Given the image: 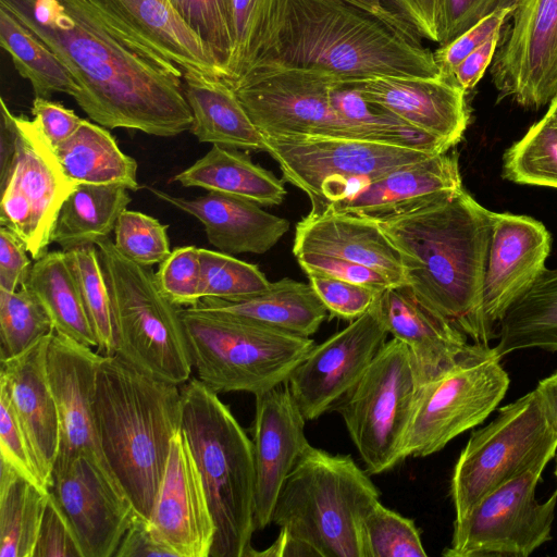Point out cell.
<instances>
[{"label":"cell","instance_id":"obj_1","mask_svg":"<svg viewBox=\"0 0 557 557\" xmlns=\"http://www.w3.org/2000/svg\"><path fill=\"white\" fill-rule=\"evenodd\" d=\"M66 66L76 103L97 124L160 137L190 129L184 72L162 53L129 41L87 0H0Z\"/></svg>","mask_w":557,"mask_h":557},{"label":"cell","instance_id":"obj_2","mask_svg":"<svg viewBox=\"0 0 557 557\" xmlns=\"http://www.w3.org/2000/svg\"><path fill=\"white\" fill-rule=\"evenodd\" d=\"M491 213L462 187L377 221L400 255L405 284L424 305L485 347L497 336L483 312Z\"/></svg>","mask_w":557,"mask_h":557},{"label":"cell","instance_id":"obj_3","mask_svg":"<svg viewBox=\"0 0 557 557\" xmlns=\"http://www.w3.org/2000/svg\"><path fill=\"white\" fill-rule=\"evenodd\" d=\"M260 66L314 70L341 79L440 76L434 53L413 32L346 0H288L278 44Z\"/></svg>","mask_w":557,"mask_h":557},{"label":"cell","instance_id":"obj_4","mask_svg":"<svg viewBox=\"0 0 557 557\" xmlns=\"http://www.w3.org/2000/svg\"><path fill=\"white\" fill-rule=\"evenodd\" d=\"M92 417L109 469L136 512L148 520L171 440L182 428L181 388L117 356H104L97 374Z\"/></svg>","mask_w":557,"mask_h":557},{"label":"cell","instance_id":"obj_5","mask_svg":"<svg viewBox=\"0 0 557 557\" xmlns=\"http://www.w3.org/2000/svg\"><path fill=\"white\" fill-rule=\"evenodd\" d=\"M182 429L215 523L210 557H251L255 528L252 442L230 408L199 379L181 388Z\"/></svg>","mask_w":557,"mask_h":557},{"label":"cell","instance_id":"obj_6","mask_svg":"<svg viewBox=\"0 0 557 557\" xmlns=\"http://www.w3.org/2000/svg\"><path fill=\"white\" fill-rule=\"evenodd\" d=\"M369 475L349 455L309 445L281 488L271 523L309 556L363 557L361 522L380 500Z\"/></svg>","mask_w":557,"mask_h":557},{"label":"cell","instance_id":"obj_7","mask_svg":"<svg viewBox=\"0 0 557 557\" xmlns=\"http://www.w3.org/2000/svg\"><path fill=\"white\" fill-rule=\"evenodd\" d=\"M95 245L110 294L113 356L158 380L186 383L193 360L182 308L161 292L152 267L125 257L109 237Z\"/></svg>","mask_w":557,"mask_h":557},{"label":"cell","instance_id":"obj_8","mask_svg":"<svg viewBox=\"0 0 557 557\" xmlns=\"http://www.w3.org/2000/svg\"><path fill=\"white\" fill-rule=\"evenodd\" d=\"M181 314L193 367L216 394L270 389L314 346L310 337L200 306L182 308Z\"/></svg>","mask_w":557,"mask_h":557},{"label":"cell","instance_id":"obj_9","mask_svg":"<svg viewBox=\"0 0 557 557\" xmlns=\"http://www.w3.org/2000/svg\"><path fill=\"white\" fill-rule=\"evenodd\" d=\"M557 453V429L533 389L498 409L486 426L472 432L450 481L456 518L481 498L528 471L545 469Z\"/></svg>","mask_w":557,"mask_h":557},{"label":"cell","instance_id":"obj_10","mask_svg":"<svg viewBox=\"0 0 557 557\" xmlns=\"http://www.w3.org/2000/svg\"><path fill=\"white\" fill-rule=\"evenodd\" d=\"M421 386L409 348L393 337L333 407L370 475L403 461L401 447Z\"/></svg>","mask_w":557,"mask_h":557},{"label":"cell","instance_id":"obj_11","mask_svg":"<svg viewBox=\"0 0 557 557\" xmlns=\"http://www.w3.org/2000/svg\"><path fill=\"white\" fill-rule=\"evenodd\" d=\"M265 137V136H264ZM284 181L301 189L321 213L363 185L437 153L391 143L329 136L265 137Z\"/></svg>","mask_w":557,"mask_h":557},{"label":"cell","instance_id":"obj_12","mask_svg":"<svg viewBox=\"0 0 557 557\" xmlns=\"http://www.w3.org/2000/svg\"><path fill=\"white\" fill-rule=\"evenodd\" d=\"M231 87L265 137L372 140L345 117L341 108L342 81L337 76L314 70L260 66Z\"/></svg>","mask_w":557,"mask_h":557},{"label":"cell","instance_id":"obj_13","mask_svg":"<svg viewBox=\"0 0 557 557\" xmlns=\"http://www.w3.org/2000/svg\"><path fill=\"white\" fill-rule=\"evenodd\" d=\"M491 347L480 346L420 388L401 457H426L481 424L498 406L509 376Z\"/></svg>","mask_w":557,"mask_h":557},{"label":"cell","instance_id":"obj_14","mask_svg":"<svg viewBox=\"0 0 557 557\" xmlns=\"http://www.w3.org/2000/svg\"><path fill=\"white\" fill-rule=\"evenodd\" d=\"M14 151L0 171V226L11 230L34 260L48 252L59 211L78 184L34 120L11 114Z\"/></svg>","mask_w":557,"mask_h":557},{"label":"cell","instance_id":"obj_15","mask_svg":"<svg viewBox=\"0 0 557 557\" xmlns=\"http://www.w3.org/2000/svg\"><path fill=\"white\" fill-rule=\"evenodd\" d=\"M543 469L503 484L454 521L446 557H528L552 540L557 488L543 503L535 497Z\"/></svg>","mask_w":557,"mask_h":557},{"label":"cell","instance_id":"obj_16","mask_svg":"<svg viewBox=\"0 0 557 557\" xmlns=\"http://www.w3.org/2000/svg\"><path fill=\"white\" fill-rule=\"evenodd\" d=\"M491 75L499 99L537 110L557 96V0H518Z\"/></svg>","mask_w":557,"mask_h":557},{"label":"cell","instance_id":"obj_17","mask_svg":"<svg viewBox=\"0 0 557 557\" xmlns=\"http://www.w3.org/2000/svg\"><path fill=\"white\" fill-rule=\"evenodd\" d=\"M388 334L377 299L364 314L311 348L286 380L306 421L333 409L364 373Z\"/></svg>","mask_w":557,"mask_h":557},{"label":"cell","instance_id":"obj_18","mask_svg":"<svg viewBox=\"0 0 557 557\" xmlns=\"http://www.w3.org/2000/svg\"><path fill=\"white\" fill-rule=\"evenodd\" d=\"M49 492L67 519L83 557L114 556L138 515L112 472L91 455H79L52 472Z\"/></svg>","mask_w":557,"mask_h":557},{"label":"cell","instance_id":"obj_19","mask_svg":"<svg viewBox=\"0 0 557 557\" xmlns=\"http://www.w3.org/2000/svg\"><path fill=\"white\" fill-rule=\"evenodd\" d=\"M154 540L174 557H210L215 523L187 436L172 437L165 470L148 519Z\"/></svg>","mask_w":557,"mask_h":557},{"label":"cell","instance_id":"obj_20","mask_svg":"<svg viewBox=\"0 0 557 557\" xmlns=\"http://www.w3.org/2000/svg\"><path fill=\"white\" fill-rule=\"evenodd\" d=\"M103 357L64 334L54 331L51 335L46 367L60 420V446L52 472L65 468L79 455L95 456L108 467L92 417L97 374Z\"/></svg>","mask_w":557,"mask_h":557},{"label":"cell","instance_id":"obj_21","mask_svg":"<svg viewBox=\"0 0 557 557\" xmlns=\"http://www.w3.org/2000/svg\"><path fill=\"white\" fill-rule=\"evenodd\" d=\"M251 442L255 461V528L271 523L281 488L310 445L304 418L287 382L255 395Z\"/></svg>","mask_w":557,"mask_h":557},{"label":"cell","instance_id":"obj_22","mask_svg":"<svg viewBox=\"0 0 557 557\" xmlns=\"http://www.w3.org/2000/svg\"><path fill=\"white\" fill-rule=\"evenodd\" d=\"M372 106L429 135L448 149L470 122L466 92L441 76L344 79Z\"/></svg>","mask_w":557,"mask_h":557},{"label":"cell","instance_id":"obj_23","mask_svg":"<svg viewBox=\"0 0 557 557\" xmlns=\"http://www.w3.org/2000/svg\"><path fill=\"white\" fill-rule=\"evenodd\" d=\"M491 222L483 312L495 329L546 268L552 238L542 222L528 215L492 211Z\"/></svg>","mask_w":557,"mask_h":557},{"label":"cell","instance_id":"obj_24","mask_svg":"<svg viewBox=\"0 0 557 557\" xmlns=\"http://www.w3.org/2000/svg\"><path fill=\"white\" fill-rule=\"evenodd\" d=\"M87 1L120 35L162 53L184 73L227 81L226 71L169 0Z\"/></svg>","mask_w":557,"mask_h":557},{"label":"cell","instance_id":"obj_25","mask_svg":"<svg viewBox=\"0 0 557 557\" xmlns=\"http://www.w3.org/2000/svg\"><path fill=\"white\" fill-rule=\"evenodd\" d=\"M52 333L24 352L1 360L0 370V383L8 389L35 467L48 490L60 446L59 413L46 367Z\"/></svg>","mask_w":557,"mask_h":557},{"label":"cell","instance_id":"obj_26","mask_svg":"<svg viewBox=\"0 0 557 557\" xmlns=\"http://www.w3.org/2000/svg\"><path fill=\"white\" fill-rule=\"evenodd\" d=\"M379 309L388 333L409 348L422 385L482 346L468 343L462 331L424 305L406 284L386 288Z\"/></svg>","mask_w":557,"mask_h":557},{"label":"cell","instance_id":"obj_27","mask_svg":"<svg viewBox=\"0 0 557 557\" xmlns=\"http://www.w3.org/2000/svg\"><path fill=\"white\" fill-rule=\"evenodd\" d=\"M461 188L458 156L446 151L381 176L326 208L380 221L450 196Z\"/></svg>","mask_w":557,"mask_h":557},{"label":"cell","instance_id":"obj_28","mask_svg":"<svg viewBox=\"0 0 557 557\" xmlns=\"http://www.w3.org/2000/svg\"><path fill=\"white\" fill-rule=\"evenodd\" d=\"M148 189L160 200L199 220L208 242L228 255L265 253L289 230L288 220L244 198L215 191L184 198L154 187Z\"/></svg>","mask_w":557,"mask_h":557},{"label":"cell","instance_id":"obj_29","mask_svg":"<svg viewBox=\"0 0 557 557\" xmlns=\"http://www.w3.org/2000/svg\"><path fill=\"white\" fill-rule=\"evenodd\" d=\"M294 256L320 253L350 260L383 273L393 285L405 284L400 255L377 221L326 208L296 225Z\"/></svg>","mask_w":557,"mask_h":557},{"label":"cell","instance_id":"obj_30","mask_svg":"<svg viewBox=\"0 0 557 557\" xmlns=\"http://www.w3.org/2000/svg\"><path fill=\"white\" fill-rule=\"evenodd\" d=\"M183 84L193 115L189 131L200 143L267 151L264 135L225 81L184 73Z\"/></svg>","mask_w":557,"mask_h":557},{"label":"cell","instance_id":"obj_31","mask_svg":"<svg viewBox=\"0 0 557 557\" xmlns=\"http://www.w3.org/2000/svg\"><path fill=\"white\" fill-rule=\"evenodd\" d=\"M310 337L329 311L309 283L285 277L256 294L234 300L202 298L198 305Z\"/></svg>","mask_w":557,"mask_h":557},{"label":"cell","instance_id":"obj_32","mask_svg":"<svg viewBox=\"0 0 557 557\" xmlns=\"http://www.w3.org/2000/svg\"><path fill=\"white\" fill-rule=\"evenodd\" d=\"M173 180L185 187H200L253 201L260 206L281 205L286 196L284 182L251 161L238 149L212 145L194 164Z\"/></svg>","mask_w":557,"mask_h":557},{"label":"cell","instance_id":"obj_33","mask_svg":"<svg viewBox=\"0 0 557 557\" xmlns=\"http://www.w3.org/2000/svg\"><path fill=\"white\" fill-rule=\"evenodd\" d=\"M55 151L64 172L76 184L139 188L137 162L124 153L113 136L99 124L84 120Z\"/></svg>","mask_w":557,"mask_h":557},{"label":"cell","instance_id":"obj_34","mask_svg":"<svg viewBox=\"0 0 557 557\" xmlns=\"http://www.w3.org/2000/svg\"><path fill=\"white\" fill-rule=\"evenodd\" d=\"M492 352L502 359L520 349L557 351V269L545 268L498 323Z\"/></svg>","mask_w":557,"mask_h":557},{"label":"cell","instance_id":"obj_35","mask_svg":"<svg viewBox=\"0 0 557 557\" xmlns=\"http://www.w3.org/2000/svg\"><path fill=\"white\" fill-rule=\"evenodd\" d=\"M40 301L54 331L97 347V338L64 250L35 260L24 283Z\"/></svg>","mask_w":557,"mask_h":557},{"label":"cell","instance_id":"obj_36","mask_svg":"<svg viewBox=\"0 0 557 557\" xmlns=\"http://www.w3.org/2000/svg\"><path fill=\"white\" fill-rule=\"evenodd\" d=\"M129 202L122 186L78 184L59 211L50 242L64 251L95 245L114 231Z\"/></svg>","mask_w":557,"mask_h":557},{"label":"cell","instance_id":"obj_37","mask_svg":"<svg viewBox=\"0 0 557 557\" xmlns=\"http://www.w3.org/2000/svg\"><path fill=\"white\" fill-rule=\"evenodd\" d=\"M288 0H230L233 49L231 86L259 65L277 46Z\"/></svg>","mask_w":557,"mask_h":557},{"label":"cell","instance_id":"obj_38","mask_svg":"<svg viewBox=\"0 0 557 557\" xmlns=\"http://www.w3.org/2000/svg\"><path fill=\"white\" fill-rule=\"evenodd\" d=\"M48 497L0 460V557H33Z\"/></svg>","mask_w":557,"mask_h":557},{"label":"cell","instance_id":"obj_39","mask_svg":"<svg viewBox=\"0 0 557 557\" xmlns=\"http://www.w3.org/2000/svg\"><path fill=\"white\" fill-rule=\"evenodd\" d=\"M0 45L33 88L35 97L48 98L63 92L73 98L79 86L73 75L29 28L0 7Z\"/></svg>","mask_w":557,"mask_h":557},{"label":"cell","instance_id":"obj_40","mask_svg":"<svg viewBox=\"0 0 557 557\" xmlns=\"http://www.w3.org/2000/svg\"><path fill=\"white\" fill-rule=\"evenodd\" d=\"M503 177L557 188V124L544 115L513 143L503 157Z\"/></svg>","mask_w":557,"mask_h":557},{"label":"cell","instance_id":"obj_41","mask_svg":"<svg viewBox=\"0 0 557 557\" xmlns=\"http://www.w3.org/2000/svg\"><path fill=\"white\" fill-rule=\"evenodd\" d=\"M94 329L98 352L113 356L115 342L109 288L96 245L65 251Z\"/></svg>","mask_w":557,"mask_h":557},{"label":"cell","instance_id":"obj_42","mask_svg":"<svg viewBox=\"0 0 557 557\" xmlns=\"http://www.w3.org/2000/svg\"><path fill=\"white\" fill-rule=\"evenodd\" d=\"M53 331L50 317L27 287L0 289V360L24 352Z\"/></svg>","mask_w":557,"mask_h":557},{"label":"cell","instance_id":"obj_43","mask_svg":"<svg viewBox=\"0 0 557 557\" xmlns=\"http://www.w3.org/2000/svg\"><path fill=\"white\" fill-rule=\"evenodd\" d=\"M363 557H426L413 520L386 507L380 500L361 522Z\"/></svg>","mask_w":557,"mask_h":557},{"label":"cell","instance_id":"obj_44","mask_svg":"<svg viewBox=\"0 0 557 557\" xmlns=\"http://www.w3.org/2000/svg\"><path fill=\"white\" fill-rule=\"evenodd\" d=\"M201 296L234 300L265 289L270 281L251 263L232 255L200 248Z\"/></svg>","mask_w":557,"mask_h":557},{"label":"cell","instance_id":"obj_45","mask_svg":"<svg viewBox=\"0 0 557 557\" xmlns=\"http://www.w3.org/2000/svg\"><path fill=\"white\" fill-rule=\"evenodd\" d=\"M169 1L228 75L227 65L233 49L230 0Z\"/></svg>","mask_w":557,"mask_h":557},{"label":"cell","instance_id":"obj_46","mask_svg":"<svg viewBox=\"0 0 557 557\" xmlns=\"http://www.w3.org/2000/svg\"><path fill=\"white\" fill-rule=\"evenodd\" d=\"M169 225L139 211L125 209L114 227L116 248L132 261L152 267L170 253Z\"/></svg>","mask_w":557,"mask_h":557},{"label":"cell","instance_id":"obj_47","mask_svg":"<svg viewBox=\"0 0 557 557\" xmlns=\"http://www.w3.org/2000/svg\"><path fill=\"white\" fill-rule=\"evenodd\" d=\"M156 277L161 292L178 307H195L201 296L200 248L176 247L159 264Z\"/></svg>","mask_w":557,"mask_h":557},{"label":"cell","instance_id":"obj_48","mask_svg":"<svg viewBox=\"0 0 557 557\" xmlns=\"http://www.w3.org/2000/svg\"><path fill=\"white\" fill-rule=\"evenodd\" d=\"M307 276L329 314L349 322L364 314L383 293L326 275L308 274Z\"/></svg>","mask_w":557,"mask_h":557},{"label":"cell","instance_id":"obj_49","mask_svg":"<svg viewBox=\"0 0 557 557\" xmlns=\"http://www.w3.org/2000/svg\"><path fill=\"white\" fill-rule=\"evenodd\" d=\"M0 460L22 476L49 491L39 475L13 410L7 387L0 383Z\"/></svg>","mask_w":557,"mask_h":557},{"label":"cell","instance_id":"obj_50","mask_svg":"<svg viewBox=\"0 0 557 557\" xmlns=\"http://www.w3.org/2000/svg\"><path fill=\"white\" fill-rule=\"evenodd\" d=\"M516 7L517 4H513L496 10L447 45L440 46L433 52L440 76L449 79L455 69L468 54L483 45L493 34L502 30Z\"/></svg>","mask_w":557,"mask_h":557},{"label":"cell","instance_id":"obj_51","mask_svg":"<svg viewBox=\"0 0 557 557\" xmlns=\"http://www.w3.org/2000/svg\"><path fill=\"white\" fill-rule=\"evenodd\" d=\"M518 0H437V44L447 45L496 10Z\"/></svg>","mask_w":557,"mask_h":557},{"label":"cell","instance_id":"obj_52","mask_svg":"<svg viewBox=\"0 0 557 557\" xmlns=\"http://www.w3.org/2000/svg\"><path fill=\"white\" fill-rule=\"evenodd\" d=\"M295 257L307 275H326L380 292L394 286L383 273L350 260L320 253H298Z\"/></svg>","mask_w":557,"mask_h":557},{"label":"cell","instance_id":"obj_53","mask_svg":"<svg viewBox=\"0 0 557 557\" xmlns=\"http://www.w3.org/2000/svg\"><path fill=\"white\" fill-rule=\"evenodd\" d=\"M33 557H83L76 536L50 492Z\"/></svg>","mask_w":557,"mask_h":557},{"label":"cell","instance_id":"obj_54","mask_svg":"<svg viewBox=\"0 0 557 557\" xmlns=\"http://www.w3.org/2000/svg\"><path fill=\"white\" fill-rule=\"evenodd\" d=\"M25 244L8 227L0 226V289L15 292L26 282L33 263Z\"/></svg>","mask_w":557,"mask_h":557},{"label":"cell","instance_id":"obj_55","mask_svg":"<svg viewBox=\"0 0 557 557\" xmlns=\"http://www.w3.org/2000/svg\"><path fill=\"white\" fill-rule=\"evenodd\" d=\"M32 114L54 148L69 139L84 122L73 110L48 98L35 97Z\"/></svg>","mask_w":557,"mask_h":557},{"label":"cell","instance_id":"obj_56","mask_svg":"<svg viewBox=\"0 0 557 557\" xmlns=\"http://www.w3.org/2000/svg\"><path fill=\"white\" fill-rule=\"evenodd\" d=\"M500 34L502 30L496 32L483 45L468 54L455 69L449 81L466 94L471 91L493 62L502 39Z\"/></svg>","mask_w":557,"mask_h":557},{"label":"cell","instance_id":"obj_57","mask_svg":"<svg viewBox=\"0 0 557 557\" xmlns=\"http://www.w3.org/2000/svg\"><path fill=\"white\" fill-rule=\"evenodd\" d=\"M149 556H172V554L154 540L148 520L136 515L122 537L114 557Z\"/></svg>","mask_w":557,"mask_h":557},{"label":"cell","instance_id":"obj_58","mask_svg":"<svg viewBox=\"0 0 557 557\" xmlns=\"http://www.w3.org/2000/svg\"><path fill=\"white\" fill-rule=\"evenodd\" d=\"M397 13L422 37L437 42V0H391Z\"/></svg>","mask_w":557,"mask_h":557},{"label":"cell","instance_id":"obj_59","mask_svg":"<svg viewBox=\"0 0 557 557\" xmlns=\"http://www.w3.org/2000/svg\"><path fill=\"white\" fill-rule=\"evenodd\" d=\"M352 4H356L381 18L392 23L393 25L413 32L414 29L395 11L389 10L385 5L386 0H346Z\"/></svg>","mask_w":557,"mask_h":557},{"label":"cell","instance_id":"obj_60","mask_svg":"<svg viewBox=\"0 0 557 557\" xmlns=\"http://www.w3.org/2000/svg\"><path fill=\"white\" fill-rule=\"evenodd\" d=\"M535 389L543 401L552 423L557 429V371L541 380Z\"/></svg>","mask_w":557,"mask_h":557},{"label":"cell","instance_id":"obj_61","mask_svg":"<svg viewBox=\"0 0 557 557\" xmlns=\"http://www.w3.org/2000/svg\"><path fill=\"white\" fill-rule=\"evenodd\" d=\"M545 116L557 124V96L549 103Z\"/></svg>","mask_w":557,"mask_h":557},{"label":"cell","instance_id":"obj_62","mask_svg":"<svg viewBox=\"0 0 557 557\" xmlns=\"http://www.w3.org/2000/svg\"><path fill=\"white\" fill-rule=\"evenodd\" d=\"M554 474H555V476L557 478V460H556V467H555Z\"/></svg>","mask_w":557,"mask_h":557}]
</instances>
